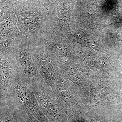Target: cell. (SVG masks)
Listing matches in <instances>:
<instances>
[{
	"instance_id": "obj_1",
	"label": "cell",
	"mask_w": 122,
	"mask_h": 122,
	"mask_svg": "<svg viewBox=\"0 0 122 122\" xmlns=\"http://www.w3.org/2000/svg\"><path fill=\"white\" fill-rule=\"evenodd\" d=\"M39 5L21 2L15 10L18 27L29 41H37L41 37L51 13V10Z\"/></svg>"
},
{
	"instance_id": "obj_2",
	"label": "cell",
	"mask_w": 122,
	"mask_h": 122,
	"mask_svg": "<svg viewBox=\"0 0 122 122\" xmlns=\"http://www.w3.org/2000/svg\"><path fill=\"white\" fill-rule=\"evenodd\" d=\"M9 97L12 98L27 114L41 122H50L42 112L34 93L32 82L17 69L10 80Z\"/></svg>"
},
{
	"instance_id": "obj_3",
	"label": "cell",
	"mask_w": 122,
	"mask_h": 122,
	"mask_svg": "<svg viewBox=\"0 0 122 122\" xmlns=\"http://www.w3.org/2000/svg\"><path fill=\"white\" fill-rule=\"evenodd\" d=\"M29 42L33 61L41 82L50 87L54 86L59 81L56 57L39 41Z\"/></svg>"
},
{
	"instance_id": "obj_4",
	"label": "cell",
	"mask_w": 122,
	"mask_h": 122,
	"mask_svg": "<svg viewBox=\"0 0 122 122\" xmlns=\"http://www.w3.org/2000/svg\"><path fill=\"white\" fill-rule=\"evenodd\" d=\"M32 83L33 90L42 112L50 122H57L60 118L56 97L50 86L41 82Z\"/></svg>"
},
{
	"instance_id": "obj_5",
	"label": "cell",
	"mask_w": 122,
	"mask_h": 122,
	"mask_svg": "<svg viewBox=\"0 0 122 122\" xmlns=\"http://www.w3.org/2000/svg\"><path fill=\"white\" fill-rule=\"evenodd\" d=\"M14 56L18 70L25 78L32 83L41 82L30 52L29 42L23 35L21 42Z\"/></svg>"
},
{
	"instance_id": "obj_6",
	"label": "cell",
	"mask_w": 122,
	"mask_h": 122,
	"mask_svg": "<svg viewBox=\"0 0 122 122\" xmlns=\"http://www.w3.org/2000/svg\"><path fill=\"white\" fill-rule=\"evenodd\" d=\"M0 103L9 98L10 80L18 68L14 56L0 55Z\"/></svg>"
},
{
	"instance_id": "obj_7",
	"label": "cell",
	"mask_w": 122,
	"mask_h": 122,
	"mask_svg": "<svg viewBox=\"0 0 122 122\" xmlns=\"http://www.w3.org/2000/svg\"><path fill=\"white\" fill-rule=\"evenodd\" d=\"M0 41L20 37L22 34L17 26L15 13L0 22Z\"/></svg>"
},
{
	"instance_id": "obj_8",
	"label": "cell",
	"mask_w": 122,
	"mask_h": 122,
	"mask_svg": "<svg viewBox=\"0 0 122 122\" xmlns=\"http://www.w3.org/2000/svg\"><path fill=\"white\" fill-rule=\"evenodd\" d=\"M22 36L16 38L0 41V55H14L21 42Z\"/></svg>"
},
{
	"instance_id": "obj_9",
	"label": "cell",
	"mask_w": 122,
	"mask_h": 122,
	"mask_svg": "<svg viewBox=\"0 0 122 122\" xmlns=\"http://www.w3.org/2000/svg\"><path fill=\"white\" fill-rule=\"evenodd\" d=\"M12 7L10 5H2L1 6L0 22L9 17L10 16L15 13V11H13Z\"/></svg>"
},
{
	"instance_id": "obj_10",
	"label": "cell",
	"mask_w": 122,
	"mask_h": 122,
	"mask_svg": "<svg viewBox=\"0 0 122 122\" xmlns=\"http://www.w3.org/2000/svg\"><path fill=\"white\" fill-rule=\"evenodd\" d=\"M27 122H41L39 120H38L35 117L32 116L27 114Z\"/></svg>"
},
{
	"instance_id": "obj_11",
	"label": "cell",
	"mask_w": 122,
	"mask_h": 122,
	"mask_svg": "<svg viewBox=\"0 0 122 122\" xmlns=\"http://www.w3.org/2000/svg\"><path fill=\"white\" fill-rule=\"evenodd\" d=\"M14 120H15V116H13V117H12L10 119L4 121H1L0 122H14Z\"/></svg>"
},
{
	"instance_id": "obj_12",
	"label": "cell",
	"mask_w": 122,
	"mask_h": 122,
	"mask_svg": "<svg viewBox=\"0 0 122 122\" xmlns=\"http://www.w3.org/2000/svg\"><path fill=\"white\" fill-rule=\"evenodd\" d=\"M4 1H9V2H10V1H12L14 0H4Z\"/></svg>"
}]
</instances>
